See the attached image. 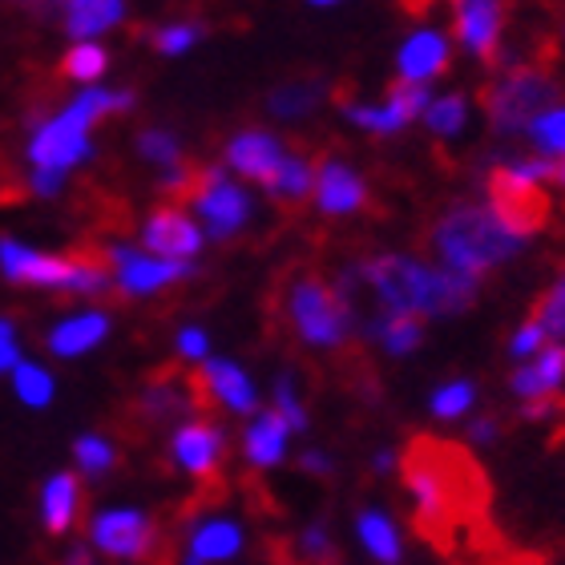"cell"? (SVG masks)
<instances>
[{
	"label": "cell",
	"instance_id": "obj_45",
	"mask_svg": "<svg viewBox=\"0 0 565 565\" xmlns=\"http://www.w3.org/2000/svg\"><path fill=\"white\" fill-rule=\"evenodd\" d=\"M61 186H65L61 170H33L29 174V194H36V199H53V194H61Z\"/></svg>",
	"mask_w": 565,
	"mask_h": 565
},
{
	"label": "cell",
	"instance_id": "obj_11",
	"mask_svg": "<svg viewBox=\"0 0 565 565\" xmlns=\"http://www.w3.org/2000/svg\"><path fill=\"white\" fill-rule=\"evenodd\" d=\"M109 255V271H114V291L121 299H141V295H158L166 287H174V282L190 279L194 267L190 263H166V259H153L146 250H134V247H106Z\"/></svg>",
	"mask_w": 565,
	"mask_h": 565
},
{
	"label": "cell",
	"instance_id": "obj_33",
	"mask_svg": "<svg viewBox=\"0 0 565 565\" xmlns=\"http://www.w3.org/2000/svg\"><path fill=\"white\" fill-rule=\"evenodd\" d=\"M106 65H109V53L102 45H77V49H70L65 57H61V70H57V77L61 82H97L102 73H106Z\"/></svg>",
	"mask_w": 565,
	"mask_h": 565
},
{
	"label": "cell",
	"instance_id": "obj_20",
	"mask_svg": "<svg viewBox=\"0 0 565 565\" xmlns=\"http://www.w3.org/2000/svg\"><path fill=\"white\" fill-rule=\"evenodd\" d=\"M316 202L328 218H343V214H360L372 206V194H367L364 178L348 170L335 158H323L319 162V182H316Z\"/></svg>",
	"mask_w": 565,
	"mask_h": 565
},
{
	"label": "cell",
	"instance_id": "obj_28",
	"mask_svg": "<svg viewBox=\"0 0 565 565\" xmlns=\"http://www.w3.org/2000/svg\"><path fill=\"white\" fill-rule=\"evenodd\" d=\"M12 392H17V401L24 408H49L53 396H57V376L45 364L21 360V364L12 367Z\"/></svg>",
	"mask_w": 565,
	"mask_h": 565
},
{
	"label": "cell",
	"instance_id": "obj_2",
	"mask_svg": "<svg viewBox=\"0 0 565 565\" xmlns=\"http://www.w3.org/2000/svg\"><path fill=\"white\" fill-rule=\"evenodd\" d=\"M360 275H364L372 303L416 319L460 316L477 303V291H481V282L469 275L428 267L413 255H372L360 263Z\"/></svg>",
	"mask_w": 565,
	"mask_h": 565
},
{
	"label": "cell",
	"instance_id": "obj_24",
	"mask_svg": "<svg viewBox=\"0 0 565 565\" xmlns=\"http://www.w3.org/2000/svg\"><path fill=\"white\" fill-rule=\"evenodd\" d=\"M355 542L380 565H401L404 557V533L396 525V518L384 513V509H360L355 513Z\"/></svg>",
	"mask_w": 565,
	"mask_h": 565
},
{
	"label": "cell",
	"instance_id": "obj_42",
	"mask_svg": "<svg viewBox=\"0 0 565 565\" xmlns=\"http://www.w3.org/2000/svg\"><path fill=\"white\" fill-rule=\"evenodd\" d=\"M174 348H178V360H182V364H206V360H211V340H206V331L202 328H182L178 331Z\"/></svg>",
	"mask_w": 565,
	"mask_h": 565
},
{
	"label": "cell",
	"instance_id": "obj_8",
	"mask_svg": "<svg viewBox=\"0 0 565 565\" xmlns=\"http://www.w3.org/2000/svg\"><path fill=\"white\" fill-rule=\"evenodd\" d=\"M170 465H174L182 477L199 484L218 481L226 460V428L218 420H206V416H190V420H178L174 433H170Z\"/></svg>",
	"mask_w": 565,
	"mask_h": 565
},
{
	"label": "cell",
	"instance_id": "obj_19",
	"mask_svg": "<svg viewBox=\"0 0 565 565\" xmlns=\"http://www.w3.org/2000/svg\"><path fill=\"white\" fill-rule=\"evenodd\" d=\"M562 388H565V343H554V340L545 343L530 364H521L518 372L509 376V392H513L521 404L557 401Z\"/></svg>",
	"mask_w": 565,
	"mask_h": 565
},
{
	"label": "cell",
	"instance_id": "obj_18",
	"mask_svg": "<svg viewBox=\"0 0 565 565\" xmlns=\"http://www.w3.org/2000/svg\"><path fill=\"white\" fill-rule=\"evenodd\" d=\"M291 428H287V420H282L275 408H259V413L250 416L247 428H243V440H238V448H243V460H247L250 469H279L282 460H287V452H291Z\"/></svg>",
	"mask_w": 565,
	"mask_h": 565
},
{
	"label": "cell",
	"instance_id": "obj_14",
	"mask_svg": "<svg viewBox=\"0 0 565 565\" xmlns=\"http://www.w3.org/2000/svg\"><path fill=\"white\" fill-rule=\"evenodd\" d=\"M85 126H89V121H85L73 106L65 109V114H57L49 126H41V134L29 141V158L36 162V170H61V174H65L70 166L89 158Z\"/></svg>",
	"mask_w": 565,
	"mask_h": 565
},
{
	"label": "cell",
	"instance_id": "obj_38",
	"mask_svg": "<svg viewBox=\"0 0 565 565\" xmlns=\"http://www.w3.org/2000/svg\"><path fill=\"white\" fill-rule=\"evenodd\" d=\"M465 126V97L448 94L445 102L428 106V130L433 134H457Z\"/></svg>",
	"mask_w": 565,
	"mask_h": 565
},
{
	"label": "cell",
	"instance_id": "obj_35",
	"mask_svg": "<svg viewBox=\"0 0 565 565\" xmlns=\"http://www.w3.org/2000/svg\"><path fill=\"white\" fill-rule=\"evenodd\" d=\"M533 323H542V331L550 335V340H565V275L550 287V291L537 299V307H533Z\"/></svg>",
	"mask_w": 565,
	"mask_h": 565
},
{
	"label": "cell",
	"instance_id": "obj_32",
	"mask_svg": "<svg viewBox=\"0 0 565 565\" xmlns=\"http://www.w3.org/2000/svg\"><path fill=\"white\" fill-rule=\"evenodd\" d=\"M271 408L282 416V420H287V428H291V433H307V428H311V416H307L303 392H299V380H295V372H282V376L275 380Z\"/></svg>",
	"mask_w": 565,
	"mask_h": 565
},
{
	"label": "cell",
	"instance_id": "obj_46",
	"mask_svg": "<svg viewBox=\"0 0 565 565\" xmlns=\"http://www.w3.org/2000/svg\"><path fill=\"white\" fill-rule=\"evenodd\" d=\"M299 469L311 472V477H331V457L323 448H303L299 452Z\"/></svg>",
	"mask_w": 565,
	"mask_h": 565
},
{
	"label": "cell",
	"instance_id": "obj_37",
	"mask_svg": "<svg viewBox=\"0 0 565 565\" xmlns=\"http://www.w3.org/2000/svg\"><path fill=\"white\" fill-rule=\"evenodd\" d=\"M138 150H141V158H150V162L166 166V170L182 162V141L170 130H146L138 138Z\"/></svg>",
	"mask_w": 565,
	"mask_h": 565
},
{
	"label": "cell",
	"instance_id": "obj_23",
	"mask_svg": "<svg viewBox=\"0 0 565 565\" xmlns=\"http://www.w3.org/2000/svg\"><path fill=\"white\" fill-rule=\"evenodd\" d=\"M319 153H287L279 166V174L267 182V194H271V202H279V206H287V211H299V206H307V202L316 199V182H319Z\"/></svg>",
	"mask_w": 565,
	"mask_h": 565
},
{
	"label": "cell",
	"instance_id": "obj_27",
	"mask_svg": "<svg viewBox=\"0 0 565 565\" xmlns=\"http://www.w3.org/2000/svg\"><path fill=\"white\" fill-rule=\"evenodd\" d=\"M121 21V0H65V33L89 36Z\"/></svg>",
	"mask_w": 565,
	"mask_h": 565
},
{
	"label": "cell",
	"instance_id": "obj_47",
	"mask_svg": "<svg viewBox=\"0 0 565 565\" xmlns=\"http://www.w3.org/2000/svg\"><path fill=\"white\" fill-rule=\"evenodd\" d=\"M469 440L472 445H493L497 440V416H477L469 424Z\"/></svg>",
	"mask_w": 565,
	"mask_h": 565
},
{
	"label": "cell",
	"instance_id": "obj_25",
	"mask_svg": "<svg viewBox=\"0 0 565 565\" xmlns=\"http://www.w3.org/2000/svg\"><path fill=\"white\" fill-rule=\"evenodd\" d=\"M360 331H364L372 343H380L388 355H396V360H401V355H413L424 343V319L396 316V311H384V307H376L372 316L360 319Z\"/></svg>",
	"mask_w": 565,
	"mask_h": 565
},
{
	"label": "cell",
	"instance_id": "obj_41",
	"mask_svg": "<svg viewBox=\"0 0 565 565\" xmlns=\"http://www.w3.org/2000/svg\"><path fill=\"white\" fill-rule=\"evenodd\" d=\"M533 141L550 153H562L565 158V109L557 114H545L542 121H533Z\"/></svg>",
	"mask_w": 565,
	"mask_h": 565
},
{
	"label": "cell",
	"instance_id": "obj_15",
	"mask_svg": "<svg viewBox=\"0 0 565 565\" xmlns=\"http://www.w3.org/2000/svg\"><path fill=\"white\" fill-rule=\"evenodd\" d=\"M199 384L206 404H218L223 413L247 416V420L259 413V388L235 360H206L199 367Z\"/></svg>",
	"mask_w": 565,
	"mask_h": 565
},
{
	"label": "cell",
	"instance_id": "obj_5",
	"mask_svg": "<svg viewBox=\"0 0 565 565\" xmlns=\"http://www.w3.org/2000/svg\"><path fill=\"white\" fill-rule=\"evenodd\" d=\"M557 49H545L537 57L509 65L497 82L481 85V109L497 134L533 130V121H542L550 106L565 97V85L554 73Z\"/></svg>",
	"mask_w": 565,
	"mask_h": 565
},
{
	"label": "cell",
	"instance_id": "obj_30",
	"mask_svg": "<svg viewBox=\"0 0 565 565\" xmlns=\"http://www.w3.org/2000/svg\"><path fill=\"white\" fill-rule=\"evenodd\" d=\"M472 408H477V384L472 380H448V384H440L433 392V401H428V413L440 424L465 420Z\"/></svg>",
	"mask_w": 565,
	"mask_h": 565
},
{
	"label": "cell",
	"instance_id": "obj_17",
	"mask_svg": "<svg viewBox=\"0 0 565 565\" xmlns=\"http://www.w3.org/2000/svg\"><path fill=\"white\" fill-rule=\"evenodd\" d=\"M243 545H247L243 521L231 518V513H211V518H202L190 525L186 557H194V562H202V565H226L243 554Z\"/></svg>",
	"mask_w": 565,
	"mask_h": 565
},
{
	"label": "cell",
	"instance_id": "obj_7",
	"mask_svg": "<svg viewBox=\"0 0 565 565\" xmlns=\"http://www.w3.org/2000/svg\"><path fill=\"white\" fill-rule=\"evenodd\" d=\"M484 190H489V211L501 218V226H505L509 235L533 238L537 231L550 226L554 202H550V194L542 190V182L525 174L521 166H513V162L493 166V170L484 174Z\"/></svg>",
	"mask_w": 565,
	"mask_h": 565
},
{
	"label": "cell",
	"instance_id": "obj_31",
	"mask_svg": "<svg viewBox=\"0 0 565 565\" xmlns=\"http://www.w3.org/2000/svg\"><path fill=\"white\" fill-rule=\"evenodd\" d=\"M73 465L85 477H106L118 465V445L106 433H82L73 440Z\"/></svg>",
	"mask_w": 565,
	"mask_h": 565
},
{
	"label": "cell",
	"instance_id": "obj_51",
	"mask_svg": "<svg viewBox=\"0 0 565 565\" xmlns=\"http://www.w3.org/2000/svg\"><path fill=\"white\" fill-rule=\"evenodd\" d=\"M311 4H331V0H311Z\"/></svg>",
	"mask_w": 565,
	"mask_h": 565
},
{
	"label": "cell",
	"instance_id": "obj_29",
	"mask_svg": "<svg viewBox=\"0 0 565 565\" xmlns=\"http://www.w3.org/2000/svg\"><path fill=\"white\" fill-rule=\"evenodd\" d=\"M319 97H323L319 77H299V82L279 85V89L267 97V106H271V114H279V118H307V114L319 106Z\"/></svg>",
	"mask_w": 565,
	"mask_h": 565
},
{
	"label": "cell",
	"instance_id": "obj_4",
	"mask_svg": "<svg viewBox=\"0 0 565 565\" xmlns=\"http://www.w3.org/2000/svg\"><path fill=\"white\" fill-rule=\"evenodd\" d=\"M279 316L307 352H343L352 343L355 311L340 299L335 282L311 267H291L279 279Z\"/></svg>",
	"mask_w": 565,
	"mask_h": 565
},
{
	"label": "cell",
	"instance_id": "obj_16",
	"mask_svg": "<svg viewBox=\"0 0 565 565\" xmlns=\"http://www.w3.org/2000/svg\"><path fill=\"white\" fill-rule=\"evenodd\" d=\"M109 328H114L109 311L89 307V311H77V316H65L61 323H53L45 335V348L57 360H82L109 340Z\"/></svg>",
	"mask_w": 565,
	"mask_h": 565
},
{
	"label": "cell",
	"instance_id": "obj_21",
	"mask_svg": "<svg viewBox=\"0 0 565 565\" xmlns=\"http://www.w3.org/2000/svg\"><path fill=\"white\" fill-rule=\"evenodd\" d=\"M282 158H287L282 141L271 138V134H263V130L235 134V138L226 141V162L235 166L243 178L259 182V186H267V182L279 174Z\"/></svg>",
	"mask_w": 565,
	"mask_h": 565
},
{
	"label": "cell",
	"instance_id": "obj_36",
	"mask_svg": "<svg viewBox=\"0 0 565 565\" xmlns=\"http://www.w3.org/2000/svg\"><path fill=\"white\" fill-rule=\"evenodd\" d=\"M424 106H428V85L404 82V77L388 85V114L396 118V126H408Z\"/></svg>",
	"mask_w": 565,
	"mask_h": 565
},
{
	"label": "cell",
	"instance_id": "obj_43",
	"mask_svg": "<svg viewBox=\"0 0 565 565\" xmlns=\"http://www.w3.org/2000/svg\"><path fill=\"white\" fill-rule=\"evenodd\" d=\"M21 364V340H17V323L0 316V372H9Z\"/></svg>",
	"mask_w": 565,
	"mask_h": 565
},
{
	"label": "cell",
	"instance_id": "obj_48",
	"mask_svg": "<svg viewBox=\"0 0 565 565\" xmlns=\"http://www.w3.org/2000/svg\"><path fill=\"white\" fill-rule=\"evenodd\" d=\"M401 469V452H396V448H376V452H372V472H376V477H388V472H396Z\"/></svg>",
	"mask_w": 565,
	"mask_h": 565
},
{
	"label": "cell",
	"instance_id": "obj_44",
	"mask_svg": "<svg viewBox=\"0 0 565 565\" xmlns=\"http://www.w3.org/2000/svg\"><path fill=\"white\" fill-rule=\"evenodd\" d=\"M348 118H352L355 126H364V130H376V134H396V130H401V126H396V118H392L388 109L352 106V109H348Z\"/></svg>",
	"mask_w": 565,
	"mask_h": 565
},
{
	"label": "cell",
	"instance_id": "obj_12",
	"mask_svg": "<svg viewBox=\"0 0 565 565\" xmlns=\"http://www.w3.org/2000/svg\"><path fill=\"white\" fill-rule=\"evenodd\" d=\"M206 408L199 376H186L182 367H166L153 380H146V388L138 392V413L146 420H190Z\"/></svg>",
	"mask_w": 565,
	"mask_h": 565
},
{
	"label": "cell",
	"instance_id": "obj_1",
	"mask_svg": "<svg viewBox=\"0 0 565 565\" xmlns=\"http://www.w3.org/2000/svg\"><path fill=\"white\" fill-rule=\"evenodd\" d=\"M401 484L416 530L436 545H448L460 525H472L489 505V484L469 452L433 436H420L401 452Z\"/></svg>",
	"mask_w": 565,
	"mask_h": 565
},
{
	"label": "cell",
	"instance_id": "obj_6",
	"mask_svg": "<svg viewBox=\"0 0 565 565\" xmlns=\"http://www.w3.org/2000/svg\"><path fill=\"white\" fill-rule=\"evenodd\" d=\"M89 550L126 565H150L166 554L158 521L138 505L97 509L89 518Z\"/></svg>",
	"mask_w": 565,
	"mask_h": 565
},
{
	"label": "cell",
	"instance_id": "obj_49",
	"mask_svg": "<svg viewBox=\"0 0 565 565\" xmlns=\"http://www.w3.org/2000/svg\"><path fill=\"white\" fill-rule=\"evenodd\" d=\"M4 4H12V9L29 12V17H36V21H45L49 12H57L61 0H4Z\"/></svg>",
	"mask_w": 565,
	"mask_h": 565
},
{
	"label": "cell",
	"instance_id": "obj_3",
	"mask_svg": "<svg viewBox=\"0 0 565 565\" xmlns=\"http://www.w3.org/2000/svg\"><path fill=\"white\" fill-rule=\"evenodd\" d=\"M428 250L445 271L469 275L481 282L509 259L525 250V238L509 235L501 218L481 202H452L433 226H428Z\"/></svg>",
	"mask_w": 565,
	"mask_h": 565
},
{
	"label": "cell",
	"instance_id": "obj_39",
	"mask_svg": "<svg viewBox=\"0 0 565 565\" xmlns=\"http://www.w3.org/2000/svg\"><path fill=\"white\" fill-rule=\"evenodd\" d=\"M545 343H550V335L542 331V323H533V319H525L518 331H513V340H509V355L518 360V364H530L533 355L542 352Z\"/></svg>",
	"mask_w": 565,
	"mask_h": 565
},
{
	"label": "cell",
	"instance_id": "obj_9",
	"mask_svg": "<svg viewBox=\"0 0 565 565\" xmlns=\"http://www.w3.org/2000/svg\"><path fill=\"white\" fill-rule=\"evenodd\" d=\"M190 206H199L202 223H206L211 238H218V243L235 238L238 231L250 223V199L223 174V166L202 162L199 186H194V199H190Z\"/></svg>",
	"mask_w": 565,
	"mask_h": 565
},
{
	"label": "cell",
	"instance_id": "obj_34",
	"mask_svg": "<svg viewBox=\"0 0 565 565\" xmlns=\"http://www.w3.org/2000/svg\"><path fill=\"white\" fill-rule=\"evenodd\" d=\"M295 557L303 565H335V542H331V530L323 521L299 530V537H295Z\"/></svg>",
	"mask_w": 565,
	"mask_h": 565
},
{
	"label": "cell",
	"instance_id": "obj_13",
	"mask_svg": "<svg viewBox=\"0 0 565 565\" xmlns=\"http://www.w3.org/2000/svg\"><path fill=\"white\" fill-rule=\"evenodd\" d=\"M141 243H146V255H153V259L190 263L202 250V231L182 206L162 202V206H153L146 226H141Z\"/></svg>",
	"mask_w": 565,
	"mask_h": 565
},
{
	"label": "cell",
	"instance_id": "obj_22",
	"mask_svg": "<svg viewBox=\"0 0 565 565\" xmlns=\"http://www.w3.org/2000/svg\"><path fill=\"white\" fill-rule=\"evenodd\" d=\"M82 501L85 497H82V477H77V472H53V477H45L41 501H36L45 533L65 537V533L82 521Z\"/></svg>",
	"mask_w": 565,
	"mask_h": 565
},
{
	"label": "cell",
	"instance_id": "obj_50",
	"mask_svg": "<svg viewBox=\"0 0 565 565\" xmlns=\"http://www.w3.org/2000/svg\"><path fill=\"white\" fill-rule=\"evenodd\" d=\"M61 565H97V554L89 550V542H85V545H73V550L65 554V562H61Z\"/></svg>",
	"mask_w": 565,
	"mask_h": 565
},
{
	"label": "cell",
	"instance_id": "obj_26",
	"mask_svg": "<svg viewBox=\"0 0 565 565\" xmlns=\"http://www.w3.org/2000/svg\"><path fill=\"white\" fill-rule=\"evenodd\" d=\"M448 70V45L436 33H416L408 45L401 49V73L404 82H428Z\"/></svg>",
	"mask_w": 565,
	"mask_h": 565
},
{
	"label": "cell",
	"instance_id": "obj_40",
	"mask_svg": "<svg viewBox=\"0 0 565 565\" xmlns=\"http://www.w3.org/2000/svg\"><path fill=\"white\" fill-rule=\"evenodd\" d=\"M202 36L199 24H166V29H158V33H150V45L158 49V53H182V49H190L194 41Z\"/></svg>",
	"mask_w": 565,
	"mask_h": 565
},
{
	"label": "cell",
	"instance_id": "obj_10",
	"mask_svg": "<svg viewBox=\"0 0 565 565\" xmlns=\"http://www.w3.org/2000/svg\"><path fill=\"white\" fill-rule=\"evenodd\" d=\"M452 9V36L460 45L472 49L484 65H501L505 61V12L509 0H448Z\"/></svg>",
	"mask_w": 565,
	"mask_h": 565
}]
</instances>
